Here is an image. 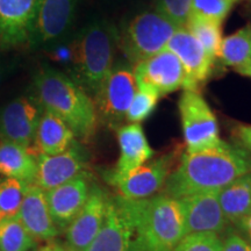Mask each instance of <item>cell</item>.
Wrapping results in <instances>:
<instances>
[{"instance_id":"5b68a950","label":"cell","mask_w":251,"mask_h":251,"mask_svg":"<svg viewBox=\"0 0 251 251\" xmlns=\"http://www.w3.org/2000/svg\"><path fill=\"white\" fill-rule=\"evenodd\" d=\"M177 26L153 9L135 15L119 30V48L130 65L166 48Z\"/></svg>"},{"instance_id":"ba28073f","label":"cell","mask_w":251,"mask_h":251,"mask_svg":"<svg viewBox=\"0 0 251 251\" xmlns=\"http://www.w3.org/2000/svg\"><path fill=\"white\" fill-rule=\"evenodd\" d=\"M176 157L175 152L164 153L122 176L113 175L107 170L103 172V179L115 188L118 196L128 199H146L155 196L164 186Z\"/></svg>"},{"instance_id":"7402d4cb","label":"cell","mask_w":251,"mask_h":251,"mask_svg":"<svg viewBox=\"0 0 251 251\" xmlns=\"http://www.w3.org/2000/svg\"><path fill=\"white\" fill-rule=\"evenodd\" d=\"M36 156L20 144L0 142V175L26 184H34L36 177Z\"/></svg>"},{"instance_id":"8d00e7d4","label":"cell","mask_w":251,"mask_h":251,"mask_svg":"<svg viewBox=\"0 0 251 251\" xmlns=\"http://www.w3.org/2000/svg\"><path fill=\"white\" fill-rule=\"evenodd\" d=\"M2 77H4V68H2V64L0 63V84H1Z\"/></svg>"},{"instance_id":"7a4b0ae2","label":"cell","mask_w":251,"mask_h":251,"mask_svg":"<svg viewBox=\"0 0 251 251\" xmlns=\"http://www.w3.org/2000/svg\"><path fill=\"white\" fill-rule=\"evenodd\" d=\"M34 96L45 111L70 127L76 139L89 141L96 134L99 120L92 97L70 76L43 67L34 79Z\"/></svg>"},{"instance_id":"9c48e42d","label":"cell","mask_w":251,"mask_h":251,"mask_svg":"<svg viewBox=\"0 0 251 251\" xmlns=\"http://www.w3.org/2000/svg\"><path fill=\"white\" fill-rule=\"evenodd\" d=\"M133 234L131 199L111 196L105 222L85 251H130Z\"/></svg>"},{"instance_id":"6da1fadb","label":"cell","mask_w":251,"mask_h":251,"mask_svg":"<svg viewBox=\"0 0 251 251\" xmlns=\"http://www.w3.org/2000/svg\"><path fill=\"white\" fill-rule=\"evenodd\" d=\"M248 172H251V152L221 140L201 151H185L162 193L179 199L203 191H220Z\"/></svg>"},{"instance_id":"30bf717a","label":"cell","mask_w":251,"mask_h":251,"mask_svg":"<svg viewBox=\"0 0 251 251\" xmlns=\"http://www.w3.org/2000/svg\"><path fill=\"white\" fill-rule=\"evenodd\" d=\"M43 108L35 96H21L0 109V137L29 148L34 142L36 128Z\"/></svg>"},{"instance_id":"8992f818","label":"cell","mask_w":251,"mask_h":251,"mask_svg":"<svg viewBox=\"0 0 251 251\" xmlns=\"http://www.w3.org/2000/svg\"><path fill=\"white\" fill-rule=\"evenodd\" d=\"M136 89L133 65L122 62L114 64L93 94L98 120L111 129L120 128Z\"/></svg>"},{"instance_id":"1f68e13d","label":"cell","mask_w":251,"mask_h":251,"mask_svg":"<svg viewBox=\"0 0 251 251\" xmlns=\"http://www.w3.org/2000/svg\"><path fill=\"white\" fill-rule=\"evenodd\" d=\"M222 249L221 251H251V244L230 226L221 235Z\"/></svg>"},{"instance_id":"74e56055","label":"cell","mask_w":251,"mask_h":251,"mask_svg":"<svg viewBox=\"0 0 251 251\" xmlns=\"http://www.w3.org/2000/svg\"><path fill=\"white\" fill-rule=\"evenodd\" d=\"M238 1H240V0H238ZM249 1H251V0H249Z\"/></svg>"},{"instance_id":"4316f807","label":"cell","mask_w":251,"mask_h":251,"mask_svg":"<svg viewBox=\"0 0 251 251\" xmlns=\"http://www.w3.org/2000/svg\"><path fill=\"white\" fill-rule=\"evenodd\" d=\"M28 184L14 178L0 183V220L18 216Z\"/></svg>"},{"instance_id":"e0dca14e","label":"cell","mask_w":251,"mask_h":251,"mask_svg":"<svg viewBox=\"0 0 251 251\" xmlns=\"http://www.w3.org/2000/svg\"><path fill=\"white\" fill-rule=\"evenodd\" d=\"M78 0H37V8L28 45L31 48L57 40L74 20Z\"/></svg>"},{"instance_id":"3957f363","label":"cell","mask_w":251,"mask_h":251,"mask_svg":"<svg viewBox=\"0 0 251 251\" xmlns=\"http://www.w3.org/2000/svg\"><path fill=\"white\" fill-rule=\"evenodd\" d=\"M131 208L130 251H172L184 238V211L177 198L157 193L146 199H131Z\"/></svg>"},{"instance_id":"f546056e","label":"cell","mask_w":251,"mask_h":251,"mask_svg":"<svg viewBox=\"0 0 251 251\" xmlns=\"http://www.w3.org/2000/svg\"><path fill=\"white\" fill-rule=\"evenodd\" d=\"M191 4L192 0H155V11L177 27H185L191 15Z\"/></svg>"},{"instance_id":"d6986e66","label":"cell","mask_w":251,"mask_h":251,"mask_svg":"<svg viewBox=\"0 0 251 251\" xmlns=\"http://www.w3.org/2000/svg\"><path fill=\"white\" fill-rule=\"evenodd\" d=\"M18 216L36 242L55 240L59 234L50 215L45 190L35 184L28 185Z\"/></svg>"},{"instance_id":"7c38bea8","label":"cell","mask_w":251,"mask_h":251,"mask_svg":"<svg viewBox=\"0 0 251 251\" xmlns=\"http://www.w3.org/2000/svg\"><path fill=\"white\" fill-rule=\"evenodd\" d=\"M166 48L179 59L185 71L183 89L199 91L200 85L211 76L214 61L209 57L201 43L194 37L186 27H178Z\"/></svg>"},{"instance_id":"83f0119b","label":"cell","mask_w":251,"mask_h":251,"mask_svg":"<svg viewBox=\"0 0 251 251\" xmlns=\"http://www.w3.org/2000/svg\"><path fill=\"white\" fill-rule=\"evenodd\" d=\"M136 92L126 114V121L129 124H140L148 119L150 114L155 111L159 93L151 87L144 85H136Z\"/></svg>"},{"instance_id":"e575fe53","label":"cell","mask_w":251,"mask_h":251,"mask_svg":"<svg viewBox=\"0 0 251 251\" xmlns=\"http://www.w3.org/2000/svg\"><path fill=\"white\" fill-rule=\"evenodd\" d=\"M34 251H74L70 249L67 244L59 242V241H48V242H45L42 246L37 247Z\"/></svg>"},{"instance_id":"836d02e7","label":"cell","mask_w":251,"mask_h":251,"mask_svg":"<svg viewBox=\"0 0 251 251\" xmlns=\"http://www.w3.org/2000/svg\"><path fill=\"white\" fill-rule=\"evenodd\" d=\"M234 227L251 244V213L241 220Z\"/></svg>"},{"instance_id":"cb8c5ba5","label":"cell","mask_w":251,"mask_h":251,"mask_svg":"<svg viewBox=\"0 0 251 251\" xmlns=\"http://www.w3.org/2000/svg\"><path fill=\"white\" fill-rule=\"evenodd\" d=\"M219 58L226 67L241 69L251 67V26H246L222 40Z\"/></svg>"},{"instance_id":"5bb4252c","label":"cell","mask_w":251,"mask_h":251,"mask_svg":"<svg viewBox=\"0 0 251 251\" xmlns=\"http://www.w3.org/2000/svg\"><path fill=\"white\" fill-rule=\"evenodd\" d=\"M136 85L151 87L159 96L181 89L185 71L177 56L168 48L156 52L134 67Z\"/></svg>"},{"instance_id":"d6a6232c","label":"cell","mask_w":251,"mask_h":251,"mask_svg":"<svg viewBox=\"0 0 251 251\" xmlns=\"http://www.w3.org/2000/svg\"><path fill=\"white\" fill-rule=\"evenodd\" d=\"M236 146L251 152V125L240 124L233 130Z\"/></svg>"},{"instance_id":"f1b7e54d","label":"cell","mask_w":251,"mask_h":251,"mask_svg":"<svg viewBox=\"0 0 251 251\" xmlns=\"http://www.w3.org/2000/svg\"><path fill=\"white\" fill-rule=\"evenodd\" d=\"M238 0H192L191 14L224 23Z\"/></svg>"},{"instance_id":"4dcf8cb0","label":"cell","mask_w":251,"mask_h":251,"mask_svg":"<svg viewBox=\"0 0 251 251\" xmlns=\"http://www.w3.org/2000/svg\"><path fill=\"white\" fill-rule=\"evenodd\" d=\"M222 240L220 235L209 233L188 234L172 251H221Z\"/></svg>"},{"instance_id":"2e32d148","label":"cell","mask_w":251,"mask_h":251,"mask_svg":"<svg viewBox=\"0 0 251 251\" xmlns=\"http://www.w3.org/2000/svg\"><path fill=\"white\" fill-rule=\"evenodd\" d=\"M91 185L90 174L83 171L72 179L45 191L50 215L59 233L65 231L85 205Z\"/></svg>"},{"instance_id":"8fae6325","label":"cell","mask_w":251,"mask_h":251,"mask_svg":"<svg viewBox=\"0 0 251 251\" xmlns=\"http://www.w3.org/2000/svg\"><path fill=\"white\" fill-rule=\"evenodd\" d=\"M111 194L92 183L89 198L76 218L65 229V244L74 251H85L105 222Z\"/></svg>"},{"instance_id":"277c9868","label":"cell","mask_w":251,"mask_h":251,"mask_svg":"<svg viewBox=\"0 0 251 251\" xmlns=\"http://www.w3.org/2000/svg\"><path fill=\"white\" fill-rule=\"evenodd\" d=\"M119 29L107 20H97L81 29L70 50L71 78L94 94L114 67Z\"/></svg>"},{"instance_id":"4fadbf2b","label":"cell","mask_w":251,"mask_h":251,"mask_svg":"<svg viewBox=\"0 0 251 251\" xmlns=\"http://www.w3.org/2000/svg\"><path fill=\"white\" fill-rule=\"evenodd\" d=\"M184 211L185 236L209 233L221 236L230 227L219 200V191H203L179 198Z\"/></svg>"},{"instance_id":"484cf974","label":"cell","mask_w":251,"mask_h":251,"mask_svg":"<svg viewBox=\"0 0 251 251\" xmlns=\"http://www.w3.org/2000/svg\"><path fill=\"white\" fill-rule=\"evenodd\" d=\"M35 244L19 216L0 220V251H29Z\"/></svg>"},{"instance_id":"ac0fdd59","label":"cell","mask_w":251,"mask_h":251,"mask_svg":"<svg viewBox=\"0 0 251 251\" xmlns=\"http://www.w3.org/2000/svg\"><path fill=\"white\" fill-rule=\"evenodd\" d=\"M37 0H0V43H28L33 29Z\"/></svg>"},{"instance_id":"9a60e30c","label":"cell","mask_w":251,"mask_h":251,"mask_svg":"<svg viewBox=\"0 0 251 251\" xmlns=\"http://www.w3.org/2000/svg\"><path fill=\"white\" fill-rule=\"evenodd\" d=\"M87 152L78 141L70 148L56 155L37 153L36 177L34 184L48 191L86 171Z\"/></svg>"},{"instance_id":"d4e9b609","label":"cell","mask_w":251,"mask_h":251,"mask_svg":"<svg viewBox=\"0 0 251 251\" xmlns=\"http://www.w3.org/2000/svg\"><path fill=\"white\" fill-rule=\"evenodd\" d=\"M191 34L201 43L213 61L219 58L222 43V23L191 14L186 26Z\"/></svg>"},{"instance_id":"52a82bcc","label":"cell","mask_w":251,"mask_h":251,"mask_svg":"<svg viewBox=\"0 0 251 251\" xmlns=\"http://www.w3.org/2000/svg\"><path fill=\"white\" fill-rule=\"evenodd\" d=\"M178 109L187 152L201 151L221 142L215 114L199 91L184 90Z\"/></svg>"},{"instance_id":"d590c367","label":"cell","mask_w":251,"mask_h":251,"mask_svg":"<svg viewBox=\"0 0 251 251\" xmlns=\"http://www.w3.org/2000/svg\"><path fill=\"white\" fill-rule=\"evenodd\" d=\"M237 72L240 75H242V76H246V77H250L251 78V67L250 68H246V69H241V70H238Z\"/></svg>"},{"instance_id":"ffe728a7","label":"cell","mask_w":251,"mask_h":251,"mask_svg":"<svg viewBox=\"0 0 251 251\" xmlns=\"http://www.w3.org/2000/svg\"><path fill=\"white\" fill-rule=\"evenodd\" d=\"M117 135L120 155L114 169L109 170L113 175L128 174L146 164L155 155L140 124L121 126L117 129Z\"/></svg>"},{"instance_id":"44dd1931","label":"cell","mask_w":251,"mask_h":251,"mask_svg":"<svg viewBox=\"0 0 251 251\" xmlns=\"http://www.w3.org/2000/svg\"><path fill=\"white\" fill-rule=\"evenodd\" d=\"M75 141L76 136L70 127L55 114L43 109L33 142L37 153L56 155L70 148Z\"/></svg>"},{"instance_id":"603a6c76","label":"cell","mask_w":251,"mask_h":251,"mask_svg":"<svg viewBox=\"0 0 251 251\" xmlns=\"http://www.w3.org/2000/svg\"><path fill=\"white\" fill-rule=\"evenodd\" d=\"M219 200L224 214L234 226L251 213V172L241 176L219 191Z\"/></svg>"}]
</instances>
